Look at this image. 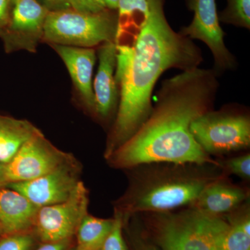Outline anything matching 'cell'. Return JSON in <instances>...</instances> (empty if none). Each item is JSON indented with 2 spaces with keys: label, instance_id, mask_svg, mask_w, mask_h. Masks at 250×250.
I'll return each instance as SVG.
<instances>
[{
  "label": "cell",
  "instance_id": "obj_18",
  "mask_svg": "<svg viewBox=\"0 0 250 250\" xmlns=\"http://www.w3.org/2000/svg\"><path fill=\"white\" fill-rule=\"evenodd\" d=\"M228 224L224 238V250H250V200L225 215Z\"/></svg>",
  "mask_w": 250,
  "mask_h": 250
},
{
  "label": "cell",
  "instance_id": "obj_32",
  "mask_svg": "<svg viewBox=\"0 0 250 250\" xmlns=\"http://www.w3.org/2000/svg\"><path fill=\"white\" fill-rule=\"evenodd\" d=\"M70 250H77L76 248H75V247H73V248H72V249Z\"/></svg>",
  "mask_w": 250,
  "mask_h": 250
},
{
  "label": "cell",
  "instance_id": "obj_17",
  "mask_svg": "<svg viewBox=\"0 0 250 250\" xmlns=\"http://www.w3.org/2000/svg\"><path fill=\"white\" fill-rule=\"evenodd\" d=\"M40 132L29 121L0 115V162L9 163L24 143Z\"/></svg>",
  "mask_w": 250,
  "mask_h": 250
},
{
  "label": "cell",
  "instance_id": "obj_22",
  "mask_svg": "<svg viewBox=\"0 0 250 250\" xmlns=\"http://www.w3.org/2000/svg\"><path fill=\"white\" fill-rule=\"evenodd\" d=\"M37 241L33 231L4 235L0 238V250H33Z\"/></svg>",
  "mask_w": 250,
  "mask_h": 250
},
{
  "label": "cell",
  "instance_id": "obj_6",
  "mask_svg": "<svg viewBox=\"0 0 250 250\" xmlns=\"http://www.w3.org/2000/svg\"><path fill=\"white\" fill-rule=\"evenodd\" d=\"M190 132L208 155H218L249 147L250 121L248 115L210 110L190 125Z\"/></svg>",
  "mask_w": 250,
  "mask_h": 250
},
{
  "label": "cell",
  "instance_id": "obj_24",
  "mask_svg": "<svg viewBox=\"0 0 250 250\" xmlns=\"http://www.w3.org/2000/svg\"><path fill=\"white\" fill-rule=\"evenodd\" d=\"M224 170L238 176L240 178L249 180L250 178V154L231 158L221 164Z\"/></svg>",
  "mask_w": 250,
  "mask_h": 250
},
{
  "label": "cell",
  "instance_id": "obj_14",
  "mask_svg": "<svg viewBox=\"0 0 250 250\" xmlns=\"http://www.w3.org/2000/svg\"><path fill=\"white\" fill-rule=\"evenodd\" d=\"M39 209L19 192L0 188V223L4 235L33 231Z\"/></svg>",
  "mask_w": 250,
  "mask_h": 250
},
{
  "label": "cell",
  "instance_id": "obj_26",
  "mask_svg": "<svg viewBox=\"0 0 250 250\" xmlns=\"http://www.w3.org/2000/svg\"><path fill=\"white\" fill-rule=\"evenodd\" d=\"M13 5V0H0V38L9 26Z\"/></svg>",
  "mask_w": 250,
  "mask_h": 250
},
{
  "label": "cell",
  "instance_id": "obj_2",
  "mask_svg": "<svg viewBox=\"0 0 250 250\" xmlns=\"http://www.w3.org/2000/svg\"><path fill=\"white\" fill-rule=\"evenodd\" d=\"M164 0H156L132 47L117 46L116 79L119 106L105 156L126 142L152 111L154 85L166 70L188 71L203 62L191 39L175 32L166 20Z\"/></svg>",
  "mask_w": 250,
  "mask_h": 250
},
{
  "label": "cell",
  "instance_id": "obj_11",
  "mask_svg": "<svg viewBox=\"0 0 250 250\" xmlns=\"http://www.w3.org/2000/svg\"><path fill=\"white\" fill-rule=\"evenodd\" d=\"M80 167L75 159L38 178L8 184L34 205L43 207L67 200L80 184Z\"/></svg>",
  "mask_w": 250,
  "mask_h": 250
},
{
  "label": "cell",
  "instance_id": "obj_20",
  "mask_svg": "<svg viewBox=\"0 0 250 250\" xmlns=\"http://www.w3.org/2000/svg\"><path fill=\"white\" fill-rule=\"evenodd\" d=\"M129 250H160L143 228L139 215H135L123 223Z\"/></svg>",
  "mask_w": 250,
  "mask_h": 250
},
{
  "label": "cell",
  "instance_id": "obj_29",
  "mask_svg": "<svg viewBox=\"0 0 250 250\" xmlns=\"http://www.w3.org/2000/svg\"><path fill=\"white\" fill-rule=\"evenodd\" d=\"M7 185L6 179V171L5 164L0 162V188L6 187Z\"/></svg>",
  "mask_w": 250,
  "mask_h": 250
},
{
  "label": "cell",
  "instance_id": "obj_30",
  "mask_svg": "<svg viewBox=\"0 0 250 250\" xmlns=\"http://www.w3.org/2000/svg\"><path fill=\"white\" fill-rule=\"evenodd\" d=\"M119 0H104L106 7L108 9L116 11Z\"/></svg>",
  "mask_w": 250,
  "mask_h": 250
},
{
  "label": "cell",
  "instance_id": "obj_19",
  "mask_svg": "<svg viewBox=\"0 0 250 250\" xmlns=\"http://www.w3.org/2000/svg\"><path fill=\"white\" fill-rule=\"evenodd\" d=\"M113 225L114 218H99L88 213L77 229L75 248L78 250H101Z\"/></svg>",
  "mask_w": 250,
  "mask_h": 250
},
{
  "label": "cell",
  "instance_id": "obj_25",
  "mask_svg": "<svg viewBox=\"0 0 250 250\" xmlns=\"http://www.w3.org/2000/svg\"><path fill=\"white\" fill-rule=\"evenodd\" d=\"M70 8L88 14H97L108 9L104 0H70Z\"/></svg>",
  "mask_w": 250,
  "mask_h": 250
},
{
  "label": "cell",
  "instance_id": "obj_8",
  "mask_svg": "<svg viewBox=\"0 0 250 250\" xmlns=\"http://www.w3.org/2000/svg\"><path fill=\"white\" fill-rule=\"evenodd\" d=\"M74 159L71 154L53 146L41 131L24 143L5 164L7 185L38 178Z\"/></svg>",
  "mask_w": 250,
  "mask_h": 250
},
{
  "label": "cell",
  "instance_id": "obj_1",
  "mask_svg": "<svg viewBox=\"0 0 250 250\" xmlns=\"http://www.w3.org/2000/svg\"><path fill=\"white\" fill-rule=\"evenodd\" d=\"M218 88L213 70L197 68L166 80L142 126L106 157L113 167L153 163L218 164L200 147L190 125L213 107Z\"/></svg>",
  "mask_w": 250,
  "mask_h": 250
},
{
  "label": "cell",
  "instance_id": "obj_28",
  "mask_svg": "<svg viewBox=\"0 0 250 250\" xmlns=\"http://www.w3.org/2000/svg\"><path fill=\"white\" fill-rule=\"evenodd\" d=\"M46 3L52 8V11L70 8V0H45Z\"/></svg>",
  "mask_w": 250,
  "mask_h": 250
},
{
  "label": "cell",
  "instance_id": "obj_7",
  "mask_svg": "<svg viewBox=\"0 0 250 250\" xmlns=\"http://www.w3.org/2000/svg\"><path fill=\"white\" fill-rule=\"evenodd\" d=\"M88 192L82 182L67 200L41 207L33 232L41 243L73 239L81 223L88 214Z\"/></svg>",
  "mask_w": 250,
  "mask_h": 250
},
{
  "label": "cell",
  "instance_id": "obj_12",
  "mask_svg": "<svg viewBox=\"0 0 250 250\" xmlns=\"http://www.w3.org/2000/svg\"><path fill=\"white\" fill-rule=\"evenodd\" d=\"M99 65L93 82L95 112L103 119H107L115 111L119 98L116 79L117 46L107 42L98 49Z\"/></svg>",
  "mask_w": 250,
  "mask_h": 250
},
{
  "label": "cell",
  "instance_id": "obj_31",
  "mask_svg": "<svg viewBox=\"0 0 250 250\" xmlns=\"http://www.w3.org/2000/svg\"><path fill=\"white\" fill-rule=\"evenodd\" d=\"M3 236H4V231H3L2 227H1V223H0V238Z\"/></svg>",
  "mask_w": 250,
  "mask_h": 250
},
{
  "label": "cell",
  "instance_id": "obj_13",
  "mask_svg": "<svg viewBox=\"0 0 250 250\" xmlns=\"http://www.w3.org/2000/svg\"><path fill=\"white\" fill-rule=\"evenodd\" d=\"M62 59L81 99L88 109L95 111L93 74L96 62L93 48L52 45Z\"/></svg>",
  "mask_w": 250,
  "mask_h": 250
},
{
  "label": "cell",
  "instance_id": "obj_23",
  "mask_svg": "<svg viewBox=\"0 0 250 250\" xmlns=\"http://www.w3.org/2000/svg\"><path fill=\"white\" fill-rule=\"evenodd\" d=\"M114 225L101 250H129L124 236L123 216L115 210Z\"/></svg>",
  "mask_w": 250,
  "mask_h": 250
},
{
  "label": "cell",
  "instance_id": "obj_3",
  "mask_svg": "<svg viewBox=\"0 0 250 250\" xmlns=\"http://www.w3.org/2000/svg\"><path fill=\"white\" fill-rule=\"evenodd\" d=\"M133 168L129 187L115 208L123 216V223L135 215L190 207L208 184L226 173L220 162L153 163Z\"/></svg>",
  "mask_w": 250,
  "mask_h": 250
},
{
  "label": "cell",
  "instance_id": "obj_5",
  "mask_svg": "<svg viewBox=\"0 0 250 250\" xmlns=\"http://www.w3.org/2000/svg\"><path fill=\"white\" fill-rule=\"evenodd\" d=\"M115 11L88 14L71 8L49 11L42 41L51 45L85 48L116 42L118 16Z\"/></svg>",
  "mask_w": 250,
  "mask_h": 250
},
{
  "label": "cell",
  "instance_id": "obj_27",
  "mask_svg": "<svg viewBox=\"0 0 250 250\" xmlns=\"http://www.w3.org/2000/svg\"><path fill=\"white\" fill-rule=\"evenodd\" d=\"M73 248V239L57 242V243H42L36 250H70Z\"/></svg>",
  "mask_w": 250,
  "mask_h": 250
},
{
  "label": "cell",
  "instance_id": "obj_9",
  "mask_svg": "<svg viewBox=\"0 0 250 250\" xmlns=\"http://www.w3.org/2000/svg\"><path fill=\"white\" fill-rule=\"evenodd\" d=\"M194 11L192 22L184 27L180 34L190 39L205 42L213 54L215 70L225 71L236 65V60L224 42L225 33L220 25L215 0H190Z\"/></svg>",
  "mask_w": 250,
  "mask_h": 250
},
{
  "label": "cell",
  "instance_id": "obj_16",
  "mask_svg": "<svg viewBox=\"0 0 250 250\" xmlns=\"http://www.w3.org/2000/svg\"><path fill=\"white\" fill-rule=\"evenodd\" d=\"M156 0H119L116 44L132 47L145 24Z\"/></svg>",
  "mask_w": 250,
  "mask_h": 250
},
{
  "label": "cell",
  "instance_id": "obj_10",
  "mask_svg": "<svg viewBox=\"0 0 250 250\" xmlns=\"http://www.w3.org/2000/svg\"><path fill=\"white\" fill-rule=\"evenodd\" d=\"M9 26L0 39L7 53L16 51L36 52L42 41L46 18L49 10L37 0H13Z\"/></svg>",
  "mask_w": 250,
  "mask_h": 250
},
{
  "label": "cell",
  "instance_id": "obj_4",
  "mask_svg": "<svg viewBox=\"0 0 250 250\" xmlns=\"http://www.w3.org/2000/svg\"><path fill=\"white\" fill-rule=\"evenodd\" d=\"M160 250H224L228 224L223 217L195 208L138 215Z\"/></svg>",
  "mask_w": 250,
  "mask_h": 250
},
{
  "label": "cell",
  "instance_id": "obj_21",
  "mask_svg": "<svg viewBox=\"0 0 250 250\" xmlns=\"http://www.w3.org/2000/svg\"><path fill=\"white\" fill-rule=\"evenodd\" d=\"M218 18L221 22L249 29L250 0H228V6Z\"/></svg>",
  "mask_w": 250,
  "mask_h": 250
},
{
  "label": "cell",
  "instance_id": "obj_15",
  "mask_svg": "<svg viewBox=\"0 0 250 250\" xmlns=\"http://www.w3.org/2000/svg\"><path fill=\"white\" fill-rule=\"evenodd\" d=\"M249 196L248 190L230 183L224 177L208 184L190 207L223 217L249 200Z\"/></svg>",
  "mask_w": 250,
  "mask_h": 250
}]
</instances>
